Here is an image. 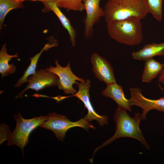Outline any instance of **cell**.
<instances>
[{
    "label": "cell",
    "mask_w": 164,
    "mask_h": 164,
    "mask_svg": "<svg viewBox=\"0 0 164 164\" xmlns=\"http://www.w3.org/2000/svg\"><path fill=\"white\" fill-rule=\"evenodd\" d=\"M44 7L42 12H46L53 11L57 16L64 28L68 32L70 40L73 46L76 43V30L72 26L70 20L63 14L54 0H47L42 2Z\"/></svg>",
    "instance_id": "7c38bea8"
},
{
    "label": "cell",
    "mask_w": 164,
    "mask_h": 164,
    "mask_svg": "<svg viewBox=\"0 0 164 164\" xmlns=\"http://www.w3.org/2000/svg\"><path fill=\"white\" fill-rule=\"evenodd\" d=\"M126 110L118 107L114 115L116 125V129L114 135L97 148L94 151L93 155L99 149L109 144L115 139L121 137H129L140 141L147 149H150L146 142L141 131L139 128V123L142 119L140 113H135V116L131 117Z\"/></svg>",
    "instance_id": "6da1fadb"
},
{
    "label": "cell",
    "mask_w": 164,
    "mask_h": 164,
    "mask_svg": "<svg viewBox=\"0 0 164 164\" xmlns=\"http://www.w3.org/2000/svg\"><path fill=\"white\" fill-rule=\"evenodd\" d=\"M16 125L14 131L8 134L7 139L8 142L7 146L16 145L21 149L24 155V148L28 143L29 136L35 128L48 118L47 115H41L32 119H25L19 112L14 116Z\"/></svg>",
    "instance_id": "277c9868"
},
{
    "label": "cell",
    "mask_w": 164,
    "mask_h": 164,
    "mask_svg": "<svg viewBox=\"0 0 164 164\" xmlns=\"http://www.w3.org/2000/svg\"><path fill=\"white\" fill-rule=\"evenodd\" d=\"M17 0L19 2H23L26 1H41L42 2L43 1H45L47 0Z\"/></svg>",
    "instance_id": "7402d4cb"
},
{
    "label": "cell",
    "mask_w": 164,
    "mask_h": 164,
    "mask_svg": "<svg viewBox=\"0 0 164 164\" xmlns=\"http://www.w3.org/2000/svg\"><path fill=\"white\" fill-rule=\"evenodd\" d=\"M18 55L8 54L6 50V44H3L0 51V73L2 77H5L14 73L16 70V67L13 63L9 64V62L13 58H17Z\"/></svg>",
    "instance_id": "e0dca14e"
},
{
    "label": "cell",
    "mask_w": 164,
    "mask_h": 164,
    "mask_svg": "<svg viewBox=\"0 0 164 164\" xmlns=\"http://www.w3.org/2000/svg\"><path fill=\"white\" fill-rule=\"evenodd\" d=\"M104 11L107 23L133 18L142 20L149 13L144 0H108Z\"/></svg>",
    "instance_id": "7a4b0ae2"
},
{
    "label": "cell",
    "mask_w": 164,
    "mask_h": 164,
    "mask_svg": "<svg viewBox=\"0 0 164 164\" xmlns=\"http://www.w3.org/2000/svg\"><path fill=\"white\" fill-rule=\"evenodd\" d=\"M101 94L105 97L113 100L117 104L118 107L132 111L129 99L125 97L122 87L118 84L116 82L107 85Z\"/></svg>",
    "instance_id": "4fadbf2b"
},
{
    "label": "cell",
    "mask_w": 164,
    "mask_h": 164,
    "mask_svg": "<svg viewBox=\"0 0 164 164\" xmlns=\"http://www.w3.org/2000/svg\"><path fill=\"white\" fill-rule=\"evenodd\" d=\"M141 20L133 18L107 23L108 33L111 38L118 43L131 46L138 45L143 39Z\"/></svg>",
    "instance_id": "3957f363"
},
{
    "label": "cell",
    "mask_w": 164,
    "mask_h": 164,
    "mask_svg": "<svg viewBox=\"0 0 164 164\" xmlns=\"http://www.w3.org/2000/svg\"><path fill=\"white\" fill-rule=\"evenodd\" d=\"M91 59L93 71L98 80L104 82L107 85L116 82L112 65L105 58L94 53Z\"/></svg>",
    "instance_id": "8fae6325"
},
{
    "label": "cell",
    "mask_w": 164,
    "mask_h": 164,
    "mask_svg": "<svg viewBox=\"0 0 164 164\" xmlns=\"http://www.w3.org/2000/svg\"><path fill=\"white\" fill-rule=\"evenodd\" d=\"M91 81L88 79L84 82H77L76 84L78 87V91L70 97H75L83 103L85 107L88 110V114L84 117L89 122L95 120L102 126L108 123V117L106 115H101L97 114L93 108L90 99L89 93Z\"/></svg>",
    "instance_id": "9c48e42d"
},
{
    "label": "cell",
    "mask_w": 164,
    "mask_h": 164,
    "mask_svg": "<svg viewBox=\"0 0 164 164\" xmlns=\"http://www.w3.org/2000/svg\"><path fill=\"white\" fill-rule=\"evenodd\" d=\"M164 55V42L147 44L141 49L132 52V54L134 59L144 61L155 56Z\"/></svg>",
    "instance_id": "5bb4252c"
},
{
    "label": "cell",
    "mask_w": 164,
    "mask_h": 164,
    "mask_svg": "<svg viewBox=\"0 0 164 164\" xmlns=\"http://www.w3.org/2000/svg\"><path fill=\"white\" fill-rule=\"evenodd\" d=\"M56 67L50 66L45 69L56 74L59 77L57 87L60 90H63L66 94H74L77 92L73 87L74 84H76L77 80L84 82L85 80L75 75L71 70L70 63L68 62L65 67H62L59 64L58 61H55Z\"/></svg>",
    "instance_id": "8992f818"
},
{
    "label": "cell",
    "mask_w": 164,
    "mask_h": 164,
    "mask_svg": "<svg viewBox=\"0 0 164 164\" xmlns=\"http://www.w3.org/2000/svg\"><path fill=\"white\" fill-rule=\"evenodd\" d=\"M59 8L67 10L82 11L85 10V0H54Z\"/></svg>",
    "instance_id": "d6986e66"
},
{
    "label": "cell",
    "mask_w": 164,
    "mask_h": 164,
    "mask_svg": "<svg viewBox=\"0 0 164 164\" xmlns=\"http://www.w3.org/2000/svg\"><path fill=\"white\" fill-rule=\"evenodd\" d=\"M164 64L156 61L153 58L145 61L142 80L144 83H149L162 72Z\"/></svg>",
    "instance_id": "2e32d148"
},
{
    "label": "cell",
    "mask_w": 164,
    "mask_h": 164,
    "mask_svg": "<svg viewBox=\"0 0 164 164\" xmlns=\"http://www.w3.org/2000/svg\"><path fill=\"white\" fill-rule=\"evenodd\" d=\"M47 115V119L39 127L52 131L57 138L62 141L64 138L67 132L71 128L80 127L87 131L90 128L95 129L94 125L84 118L77 121L73 122L65 116L56 114L55 112L50 113Z\"/></svg>",
    "instance_id": "5b68a950"
},
{
    "label": "cell",
    "mask_w": 164,
    "mask_h": 164,
    "mask_svg": "<svg viewBox=\"0 0 164 164\" xmlns=\"http://www.w3.org/2000/svg\"><path fill=\"white\" fill-rule=\"evenodd\" d=\"M149 13L158 21H161L162 17L163 0H144Z\"/></svg>",
    "instance_id": "ffe728a7"
},
{
    "label": "cell",
    "mask_w": 164,
    "mask_h": 164,
    "mask_svg": "<svg viewBox=\"0 0 164 164\" xmlns=\"http://www.w3.org/2000/svg\"><path fill=\"white\" fill-rule=\"evenodd\" d=\"M129 91L131 95V98L128 99L130 105L131 107L135 105L142 109V120H145L147 114L152 110L164 113V96L158 99H151L144 96L142 90L139 88H130Z\"/></svg>",
    "instance_id": "52a82bcc"
},
{
    "label": "cell",
    "mask_w": 164,
    "mask_h": 164,
    "mask_svg": "<svg viewBox=\"0 0 164 164\" xmlns=\"http://www.w3.org/2000/svg\"><path fill=\"white\" fill-rule=\"evenodd\" d=\"M48 43L45 44L39 53L30 58V64L25 71L22 77L18 80L15 85V87H19L22 84L27 82L28 77L36 73L37 62L41 54L43 51L58 46V43L57 40L54 39L53 38Z\"/></svg>",
    "instance_id": "9a60e30c"
},
{
    "label": "cell",
    "mask_w": 164,
    "mask_h": 164,
    "mask_svg": "<svg viewBox=\"0 0 164 164\" xmlns=\"http://www.w3.org/2000/svg\"><path fill=\"white\" fill-rule=\"evenodd\" d=\"M100 0H85L84 3L86 12L84 20V37L87 39L91 38L93 26L97 23L101 17H104V9L100 6Z\"/></svg>",
    "instance_id": "30bf717a"
},
{
    "label": "cell",
    "mask_w": 164,
    "mask_h": 164,
    "mask_svg": "<svg viewBox=\"0 0 164 164\" xmlns=\"http://www.w3.org/2000/svg\"><path fill=\"white\" fill-rule=\"evenodd\" d=\"M160 83H162L164 86V78L162 79ZM163 93L164 94V92H163Z\"/></svg>",
    "instance_id": "603a6c76"
},
{
    "label": "cell",
    "mask_w": 164,
    "mask_h": 164,
    "mask_svg": "<svg viewBox=\"0 0 164 164\" xmlns=\"http://www.w3.org/2000/svg\"><path fill=\"white\" fill-rule=\"evenodd\" d=\"M164 64V61L163 63ZM164 78V68L160 74L159 76L158 81L159 83H160L162 79Z\"/></svg>",
    "instance_id": "44dd1931"
},
{
    "label": "cell",
    "mask_w": 164,
    "mask_h": 164,
    "mask_svg": "<svg viewBox=\"0 0 164 164\" xmlns=\"http://www.w3.org/2000/svg\"><path fill=\"white\" fill-rule=\"evenodd\" d=\"M59 77L56 74L41 69L28 78V84L26 87L18 94V97L22 98L23 94L27 90L31 89L36 91L47 87L57 86Z\"/></svg>",
    "instance_id": "ba28073f"
},
{
    "label": "cell",
    "mask_w": 164,
    "mask_h": 164,
    "mask_svg": "<svg viewBox=\"0 0 164 164\" xmlns=\"http://www.w3.org/2000/svg\"><path fill=\"white\" fill-rule=\"evenodd\" d=\"M24 5L22 2L17 0H0V28H2L5 16L13 9L22 8Z\"/></svg>",
    "instance_id": "ac0fdd59"
}]
</instances>
